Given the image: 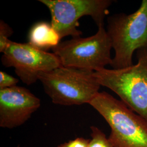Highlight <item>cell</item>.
Wrapping results in <instances>:
<instances>
[{
  "label": "cell",
  "instance_id": "cell-1",
  "mask_svg": "<svg viewBox=\"0 0 147 147\" xmlns=\"http://www.w3.org/2000/svg\"><path fill=\"white\" fill-rule=\"evenodd\" d=\"M110 126L113 147H147V121L121 100L99 92L89 104Z\"/></svg>",
  "mask_w": 147,
  "mask_h": 147
},
{
  "label": "cell",
  "instance_id": "cell-2",
  "mask_svg": "<svg viewBox=\"0 0 147 147\" xmlns=\"http://www.w3.org/2000/svg\"><path fill=\"white\" fill-rule=\"evenodd\" d=\"M137 63L118 69L95 71L100 86L112 90L124 104L147 121V47L136 51Z\"/></svg>",
  "mask_w": 147,
  "mask_h": 147
},
{
  "label": "cell",
  "instance_id": "cell-3",
  "mask_svg": "<svg viewBox=\"0 0 147 147\" xmlns=\"http://www.w3.org/2000/svg\"><path fill=\"white\" fill-rule=\"evenodd\" d=\"M106 31L115 51L111 64L112 69L132 65L134 53L147 47V0H143L139 8L132 14L109 16Z\"/></svg>",
  "mask_w": 147,
  "mask_h": 147
},
{
  "label": "cell",
  "instance_id": "cell-4",
  "mask_svg": "<svg viewBox=\"0 0 147 147\" xmlns=\"http://www.w3.org/2000/svg\"><path fill=\"white\" fill-rule=\"evenodd\" d=\"M94 71L61 66L39 74V81L53 103L64 106L89 104L99 92Z\"/></svg>",
  "mask_w": 147,
  "mask_h": 147
},
{
  "label": "cell",
  "instance_id": "cell-5",
  "mask_svg": "<svg viewBox=\"0 0 147 147\" xmlns=\"http://www.w3.org/2000/svg\"><path fill=\"white\" fill-rule=\"evenodd\" d=\"M112 42L104 26L90 37H73L52 49L62 66L97 71L111 65Z\"/></svg>",
  "mask_w": 147,
  "mask_h": 147
},
{
  "label": "cell",
  "instance_id": "cell-6",
  "mask_svg": "<svg viewBox=\"0 0 147 147\" xmlns=\"http://www.w3.org/2000/svg\"><path fill=\"white\" fill-rule=\"evenodd\" d=\"M46 5L51 14V24L62 39L68 36L79 37V20L90 16L98 27L104 26L105 17L109 14L111 0H39Z\"/></svg>",
  "mask_w": 147,
  "mask_h": 147
},
{
  "label": "cell",
  "instance_id": "cell-7",
  "mask_svg": "<svg viewBox=\"0 0 147 147\" xmlns=\"http://www.w3.org/2000/svg\"><path fill=\"white\" fill-rule=\"evenodd\" d=\"M1 61L6 67L15 69L16 75L28 85L39 80V74L62 66L53 53L39 50L28 42L19 43L11 40L3 52Z\"/></svg>",
  "mask_w": 147,
  "mask_h": 147
},
{
  "label": "cell",
  "instance_id": "cell-8",
  "mask_svg": "<svg viewBox=\"0 0 147 147\" xmlns=\"http://www.w3.org/2000/svg\"><path fill=\"white\" fill-rule=\"evenodd\" d=\"M40 104V99L25 87L0 89V126L11 129L21 126Z\"/></svg>",
  "mask_w": 147,
  "mask_h": 147
},
{
  "label": "cell",
  "instance_id": "cell-9",
  "mask_svg": "<svg viewBox=\"0 0 147 147\" xmlns=\"http://www.w3.org/2000/svg\"><path fill=\"white\" fill-rule=\"evenodd\" d=\"M61 39L51 23L46 22H40L34 25L28 34V43L45 51L57 46L61 42Z\"/></svg>",
  "mask_w": 147,
  "mask_h": 147
},
{
  "label": "cell",
  "instance_id": "cell-10",
  "mask_svg": "<svg viewBox=\"0 0 147 147\" xmlns=\"http://www.w3.org/2000/svg\"><path fill=\"white\" fill-rule=\"evenodd\" d=\"M92 131L91 139H90L88 147H113L104 132L98 127L90 126Z\"/></svg>",
  "mask_w": 147,
  "mask_h": 147
},
{
  "label": "cell",
  "instance_id": "cell-11",
  "mask_svg": "<svg viewBox=\"0 0 147 147\" xmlns=\"http://www.w3.org/2000/svg\"><path fill=\"white\" fill-rule=\"evenodd\" d=\"M13 33V31L5 22L0 21V52L3 53L10 40L9 38Z\"/></svg>",
  "mask_w": 147,
  "mask_h": 147
},
{
  "label": "cell",
  "instance_id": "cell-12",
  "mask_svg": "<svg viewBox=\"0 0 147 147\" xmlns=\"http://www.w3.org/2000/svg\"><path fill=\"white\" fill-rule=\"evenodd\" d=\"M18 82V79L4 71H0V89H5L16 86Z\"/></svg>",
  "mask_w": 147,
  "mask_h": 147
},
{
  "label": "cell",
  "instance_id": "cell-13",
  "mask_svg": "<svg viewBox=\"0 0 147 147\" xmlns=\"http://www.w3.org/2000/svg\"><path fill=\"white\" fill-rule=\"evenodd\" d=\"M90 139L77 137L68 142H65L57 147H88Z\"/></svg>",
  "mask_w": 147,
  "mask_h": 147
}]
</instances>
